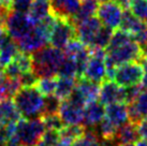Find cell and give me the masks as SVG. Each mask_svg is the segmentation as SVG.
Segmentation results:
<instances>
[{"label":"cell","mask_w":147,"mask_h":146,"mask_svg":"<svg viewBox=\"0 0 147 146\" xmlns=\"http://www.w3.org/2000/svg\"><path fill=\"white\" fill-rule=\"evenodd\" d=\"M65 54L55 46H44L32 53V72L38 78L47 76H57L60 66L65 60Z\"/></svg>","instance_id":"1"},{"label":"cell","mask_w":147,"mask_h":146,"mask_svg":"<svg viewBox=\"0 0 147 146\" xmlns=\"http://www.w3.org/2000/svg\"><path fill=\"white\" fill-rule=\"evenodd\" d=\"M13 102L23 118L42 117L44 109V96L37 86H23L14 97Z\"/></svg>","instance_id":"2"},{"label":"cell","mask_w":147,"mask_h":146,"mask_svg":"<svg viewBox=\"0 0 147 146\" xmlns=\"http://www.w3.org/2000/svg\"><path fill=\"white\" fill-rule=\"evenodd\" d=\"M106 76L109 80L113 78L115 68L118 66L127 64L130 61H136L142 58L141 46L134 40L127 42L125 44L113 47V49H106Z\"/></svg>","instance_id":"3"},{"label":"cell","mask_w":147,"mask_h":146,"mask_svg":"<svg viewBox=\"0 0 147 146\" xmlns=\"http://www.w3.org/2000/svg\"><path fill=\"white\" fill-rule=\"evenodd\" d=\"M42 117L21 118L16 122L15 138L23 146H36L45 132Z\"/></svg>","instance_id":"4"},{"label":"cell","mask_w":147,"mask_h":146,"mask_svg":"<svg viewBox=\"0 0 147 146\" xmlns=\"http://www.w3.org/2000/svg\"><path fill=\"white\" fill-rule=\"evenodd\" d=\"M85 101L74 88L68 99L62 100L58 115L65 125H83Z\"/></svg>","instance_id":"5"},{"label":"cell","mask_w":147,"mask_h":146,"mask_svg":"<svg viewBox=\"0 0 147 146\" xmlns=\"http://www.w3.org/2000/svg\"><path fill=\"white\" fill-rule=\"evenodd\" d=\"M90 56L85 66L83 72V77H86L94 83H102L105 81L106 76V52L101 47H89Z\"/></svg>","instance_id":"6"},{"label":"cell","mask_w":147,"mask_h":146,"mask_svg":"<svg viewBox=\"0 0 147 146\" xmlns=\"http://www.w3.org/2000/svg\"><path fill=\"white\" fill-rule=\"evenodd\" d=\"M143 67L141 62L130 61L116 67L112 80L121 87H130L140 85L143 80Z\"/></svg>","instance_id":"7"},{"label":"cell","mask_w":147,"mask_h":146,"mask_svg":"<svg viewBox=\"0 0 147 146\" xmlns=\"http://www.w3.org/2000/svg\"><path fill=\"white\" fill-rule=\"evenodd\" d=\"M34 25L36 24L30 18L28 13L11 10L5 20L4 27L13 40L17 41L23 38L26 33H28L34 27Z\"/></svg>","instance_id":"8"},{"label":"cell","mask_w":147,"mask_h":146,"mask_svg":"<svg viewBox=\"0 0 147 146\" xmlns=\"http://www.w3.org/2000/svg\"><path fill=\"white\" fill-rule=\"evenodd\" d=\"M125 9L115 0H106L99 4L97 15L103 26L112 30L120 27Z\"/></svg>","instance_id":"9"},{"label":"cell","mask_w":147,"mask_h":146,"mask_svg":"<svg viewBox=\"0 0 147 146\" xmlns=\"http://www.w3.org/2000/svg\"><path fill=\"white\" fill-rule=\"evenodd\" d=\"M75 38H78V36H76V29L73 23L68 18L56 17V23L49 38L51 45L57 49H63L65 45Z\"/></svg>","instance_id":"10"},{"label":"cell","mask_w":147,"mask_h":146,"mask_svg":"<svg viewBox=\"0 0 147 146\" xmlns=\"http://www.w3.org/2000/svg\"><path fill=\"white\" fill-rule=\"evenodd\" d=\"M74 26L76 29L78 39H80L88 47H91L94 45V38L100 31V29L102 28L103 25L98 17L92 16L80 22Z\"/></svg>","instance_id":"11"},{"label":"cell","mask_w":147,"mask_h":146,"mask_svg":"<svg viewBox=\"0 0 147 146\" xmlns=\"http://www.w3.org/2000/svg\"><path fill=\"white\" fill-rule=\"evenodd\" d=\"M99 101L104 105L125 102V87L119 86L112 80H105L101 83Z\"/></svg>","instance_id":"12"},{"label":"cell","mask_w":147,"mask_h":146,"mask_svg":"<svg viewBox=\"0 0 147 146\" xmlns=\"http://www.w3.org/2000/svg\"><path fill=\"white\" fill-rule=\"evenodd\" d=\"M49 2L54 16L71 20L78 13L82 0H49Z\"/></svg>","instance_id":"13"},{"label":"cell","mask_w":147,"mask_h":146,"mask_svg":"<svg viewBox=\"0 0 147 146\" xmlns=\"http://www.w3.org/2000/svg\"><path fill=\"white\" fill-rule=\"evenodd\" d=\"M105 116V107L98 100L88 102L84 107V122L83 126L86 128H96Z\"/></svg>","instance_id":"14"},{"label":"cell","mask_w":147,"mask_h":146,"mask_svg":"<svg viewBox=\"0 0 147 146\" xmlns=\"http://www.w3.org/2000/svg\"><path fill=\"white\" fill-rule=\"evenodd\" d=\"M129 120L139 124L142 119L147 117V88H142L134 100L128 104Z\"/></svg>","instance_id":"15"},{"label":"cell","mask_w":147,"mask_h":146,"mask_svg":"<svg viewBox=\"0 0 147 146\" xmlns=\"http://www.w3.org/2000/svg\"><path fill=\"white\" fill-rule=\"evenodd\" d=\"M120 28L130 33L133 36V40L136 36H139L140 33H142L147 29L146 23H144L143 20H141L139 17H136L131 12L130 10L125 9L123 15V20H121V24H120Z\"/></svg>","instance_id":"16"},{"label":"cell","mask_w":147,"mask_h":146,"mask_svg":"<svg viewBox=\"0 0 147 146\" xmlns=\"http://www.w3.org/2000/svg\"><path fill=\"white\" fill-rule=\"evenodd\" d=\"M75 90L80 93V96L83 98L85 103L99 99V93H100L99 84L90 81L86 77H78L76 86H75Z\"/></svg>","instance_id":"17"},{"label":"cell","mask_w":147,"mask_h":146,"mask_svg":"<svg viewBox=\"0 0 147 146\" xmlns=\"http://www.w3.org/2000/svg\"><path fill=\"white\" fill-rule=\"evenodd\" d=\"M105 117L109 118L112 122H114L117 127H120L127 122H129L128 104L125 102H117L106 105Z\"/></svg>","instance_id":"18"},{"label":"cell","mask_w":147,"mask_h":146,"mask_svg":"<svg viewBox=\"0 0 147 146\" xmlns=\"http://www.w3.org/2000/svg\"><path fill=\"white\" fill-rule=\"evenodd\" d=\"M115 140L118 142L119 145L128 144V143H135L140 140L138 125L132 122H127L119 127L114 135Z\"/></svg>","instance_id":"19"},{"label":"cell","mask_w":147,"mask_h":146,"mask_svg":"<svg viewBox=\"0 0 147 146\" xmlns=\"http://www.w3.org/2000/svg\"><path fill=\"white\" fill-rule=\"evenodd\" d=\"M52 14L49 0H33L28 10V15L34 24L43 20Z\"/></svg>","instance_id":"20"},{"label":"cell","mask_w":147,"mask_h":146,"mask_svg":"<svg viewBox=\"0 0 147 146\" xmlns=\"http://www.w3.org/2000/svg\"><path fill=\"white\" fill-rule=\"evenodd\" d=\"M98 0H82V3H81V7L78 9V13L70 20L74 25H76L82 20H85L89 17L94 16L97 11H98Z\"/></svg>","instance_id":"21"},{"label":"cell","mask_w":147,"mask_h":146,"mask_svg":"<svg viewBox=\"0 0 147 146\" xmlns=\"http://www.w3.org/2000/svg\"><path fill=\"white\" fill-rule=\"evenodd\" d=\"M78 78L75 77H63L57 76V86L55 96H57L60 100H65L71 96L74 88L76 86Z\"/></svg>","instance_id":"22"},{"label":"cell","mask_w":147,"mask_h":146,"mask_svg":"<svg viewBox=\"0 0 147 146\" xmlns=\"http://www.w3.org/2000/svg\"><path fill=\"white\" fill-rule=\"evenodd\" d=\"M18 52L20 49L15 40L11 39L9 42H7L2 47H0V67L4 68L11 61H13Z\"/></svg>","instance_id":"23"},{"label":"cell","mask_w":147,"mask_h":146,"mask_svg":"<svg viewBox=\"0 0 147 146\" xmlns=\"http://www.w3.org/2000/svg\"><path fill=\"white\" fill-rule=\"evenodd\" d=\"M100 137L94 128H86L85 132L78 138L72 146H100Z\"/></svg>","instance_id":"24"},{"label":"cell","mask_w":147,"mask_h":146,"mask_svg":"<svg viewBox=\"0 0 147 146\" xmlns=\"http://www.w3.org/2000/svg\"><path fill=\"white\" fill-rule=\"evenodd\" d=\"M57 76L78 78V67L74 58L65 56V60L62 61L61 66H60V69H59Z\"/></svg>","instance_id":"25"},{"label":"cell","mask_w":147,"mask_h":146,"mask_svg":"<svg viewBox=\"0 0 147 146\" xmlns=\"http://www.w3.org/2000/svg\"><path fill=\"white\" fill-rule=\"evenodd\" d=\"M36 86L39 89V91L43 96H51L55 95L56 86H57V76H47V77H40L38 78Z\"/></svg>","instance_id":"26"},{"label":"cell","mask_w":147,"mask_h":146,"mask_svg":"<svg viewBox=\"0 0 147 146\" xmlns=\"http://www.w3.org/2000/svg\"><path fill=\"white\" fill-rule=\"evenodd\" d=\"M85 130L86 128L83 125H65L63 128L59 131V133L60 138L67 139L74 143L84 134Z\"/></svg>","instance_id":"27"},{"label":"cell","mask_w":147,"mask_h":146,"mask_svg":"<svg viewBox=\"0 0 147 146\" xmlns=\"http://www.w3.org/2000/svg\"><path fill=\"white\" fill-rule=\"evenodd\" d=\"M127 9L147 24V0H129Z\"/></svg>","instance_id":"28"},{"label":"cell","mask_w":147,"mask_h":146,"mask_svg":"<svg viewBox=\"0 0 147 146\" xmlns=\"http://www.w3.org/2000/svg\"><path fill=\"white\" fill-rule=\"evenodd\" d=\"M118 128L119 127H117L114 122H112L109 118H106L104 116L101 122L94 129H96L100 138H114L115 133H116Z\"/></svg>","instance_id":"29"},{"label":"cell","mask_w":147,"mask_h":146,"mask_svg":"<svg viewBox=\"0 0 147 146\" xmlns=\"http://www.w3.org/2000/svg\"><path fill=\"white\" fill-rule=\"evenodd\" d=\"M61 101L57 96L51 95V96H45L44 97V109H43V115H53V114H58L59 107L61 104Z\"/></svg>","instance_id":"30"},{"label":"cell","mask_w":147,"mask_h":146,"mask_svg":"<svg viewBox=\"0 0 147 146\" xmlns=\"http://www.w3.org/2000/svg\"><path fill=\"white\" fill-rule=\"evenodd\" d=\"M113 31L112 29L107 28L105 26H102V28L100 29V31L98 32V34L96 36L94 41V45L91 47H101V49H106L107 45L110 44L111 38H112V34H113Z\"/></svg>","instance_id":"31"},{"label":"cell","mask_w":147,"mask_h":146,"mask_svg":"<svg viewBox=\"0 0 147 146\" xmlns=\"http://www.w3.org/2000/svg\"><path fill=\"white\" fill-rule=\"evenodd\" d=\"M59 140H60L59 131L46 129L36 146H56Z\"/></svg>","instance_id":"32"},{"label":"cell","mask_w":147,"mask_h":146,"mask_svg":"<svg viewBox=\"0 0 147 146\" xmlns=\"http://www.w3.org/2000/svg\"><path fill=\"white\" fill-rule=\"evenodd\" d=\"M16 122H7L0 126V143L5 144L15 135Z\"/></svg>","instance_id":"33"},{"label":"cell","mask_w":147,"mask_h":146,"mask_svg":"<svg viewBox=\"0 0 147 146\" xmlns=\"http://www.w3.org/2000/svg\"><path fill=\"white\" fill-rule=\"evenodd\" d=\"M42 119H43V122H44L46 129L60 131L63 128V126H65V124H63V122L61 120V118H60V116L58 114L45 115V116L42 117Z\"/></svg>","instance_id":"34"},{"label":"cell","mask_w":147,"mask_h":146,"mask_svg":"<svg viewBox=\"0 0 147 146\" xmlns=\"http://www.w3.org/2000/svg\"><path fill=\"white\" fill-rule=\"evenodd\" d=\"M32 2H33V0H12V5H11V8H12V10H14V11L28 13V10Z\"/></svg>","instance_id":"35"},{"label":"cell","mask_w":147,"mask_h":146,"mask_svg":"<svg viewBox=\"0 0 147 146\" xmlns=\"http://www.w3.org/2000/svg\"><path fill=\"white\" fill-rule=\"evenodd\" d=\"M4 99H10L7 91V76L4 74L3 70L0 69V101Z\"/></svg>","instance_id":"36"},{"label":"cell","mask_w":147,"mask_h":146,"mask_svg":"<svg viewBox=\"0 0 147 146\" xmlns=\"http://www.w3.org/2000/svg\"><path fill=\"white\" fill-rule=\"evenodd\" d=\"M138 131H139L140 139H143L147 141V117L142 119L138 124Z\"/></svg>","instance_id":"37"},{"label":"cell","mask_w":147,"mask_h":146,"mask_svg":"<svg viewBox=\"0 0 147 146\" xmlns=\"http://www.w3.org/2000/svg\"><path fill=\"white\" fill-rule=\"evenodd\" d=\"M11 39H12V38L9 34L8 30L5 29V27H4V26H1V27H0V47H2V46H3L7 42H9Z\"/></svg>","instance_id":"38"},{"label":"cell","mask_w":147,"mask_h":146,"mask_svg":"<svg viewBox=\"0 0 147 146\" xmlns=\"http://www.w3.org/2000/svg\"><path fill=\"white\" fill-rule=\"evenodd\" d=\"M141 65L143 67V80H142V83H141V85L143 86L144 88H147V58L145 57H142L141 59Z\"/></svg>","instance_id":"39"},{"label":"cell","mask_w":147,"mask_h":146,"mask_svg":"<svg viewBox=\"0 0 147 146\" xmlns=\"http://www.w3.org/2000/svg\"><path fill=\"white\" fill-rule=\"evenodd\" d=\"M72 144H73V142H71V141L67 140V139L60 138V140L58 141L56 146H72Z\"/></svg>","instance_id":"40"},{"label":"cell","mask_w":147,"mask_h":146,"mask_svg":"<svg viewBox=\"0 0 147 146\" xmlns=\"http://www.w3.org/2000/svg\"><path fill=\"white\" fill-rule=\"evenodd\" d=\"M141 46V52H142V57L147 58V39L144 41L142 44H140Z\"/></svg>","instance_id":"41"},{"label":"cell","mask_w":147,"mask_h":146,"mask_svg":"<svg viewBox=\"0 0 147 146\" xmlns=\"http://www.w3.org/2000/svg\"><path fill=\"white\" fill-rule=\"evenodd\" d=\"M3 124H7V119H5V115H4V112L2 110V106L0 104V126Z\"/></svg>","instance_id":"42"},{"label":"cell","mask_w":147,"mask_h":146,"mask_svg":"<svg viewBox=\"0 0 147 146\" xmlns=\"http://www.w3.org/2000/svg\"><path fill=\"white\" fill-rule=\"evenodd\" d=\"M0 5H3V7H7V8H11L12 5V0H0Z\"/></svg>","instance_id":"43"},{"label":"cell","mask_w":147,"mask_h":146,"mask_svg":"<svg viewBox=\"0 0 147 146\" xmlns=\"http://www.w3.org/2000/svg\"><path fill=\"white\" fill-rule=\"evenodd\" d=\"M116 2H118L123 8L127 9L128 8V4H129V0H115Z\"/></svg>","instance_id":"44"},{"label":"cell","mask_w":147,"mask_h":146,"mask_svg":"<svg viewBox=\"0 0 147 146\" xmlns=\"http://www.w3.org/2000/svg\"><path fill=\"white\" fill-rule=\"evenodd\" d=\"M135 146H147V141L146 140H143V139L138 140V141L135 142Z\"/></svg>","instance_id":"45"},{"label":"cell","mask_w":147,"mask_h":146,"mask_svg":"<svg viewBox=\"0 0 147 146\" xmlns=\"http://www.w3.org/2000/svg\"><path fill=\"white\" fill-rule=\"evenodd\" d=\"M120 146H135V144L134 143H128V144H123Z\"/></svg>","instance_id":"46"},{"label":"cell","mask_w":147,"mask_h":146,"mask_svg":"<svg viewBox=\"0 0 147 146\" xmlns=\"http://www.w3.org/2000/svg\"><path fill=\"white\" fill-rule=\"evenodd\" d=\"M99 2H103V1H106V0H98Z\"/></svg>","instance_id":"47"},{"label":"cell","mask_w":147,"mask_h":146,"mask_svg":"<svg viewBox=\"0 0 147 146\" xmlns=\"http://www.w3.org/2000/svg\"><path fill=\"white\" fill-rule=\"evenodd\" d=\"M0 146H4V144H2V143H0Z\"/></svg>","instance_id":"48"},{"label":"cell","mask_w":147,"mask_h":146,"mask_svg":"<svg viewBox=\"0 0 147 146\" xmlns=\"http://www.w3.org/2000/svg\"><path fill=\"white\" fill-rule=\"evenodd\" d=\"M0 69H1V67H0Z\"/></svg>","instance_id":"49"}]
</instances>
